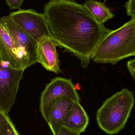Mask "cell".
Instances as JSON below:
<instances>
[{"instance_id": "8992f818", "label": "cell", "mask_w": 135, "mask_h": 135, "mask_svg": "<svg viewBox=\"0 0 135 135\" xmlns=\"http://www.w3.org/2000/svg\"><path fill=\"white\" fill-rule=\"evenodd\" d=\"M9 16L37 42L44 37L51 36L44 13L37 12L32 9H20Z\"/></svg>"}, {"instance_id": "7a4b0ae2", "label": "cell", "mask_w": 135, "mask_h": 135, "mask_svg": "<svg viewBox=\"0 0 135 135\" xmlns=\"http://www.w3.org/2000/svg\"><path fill=\"white\" fill-rule=\"evenodd\" d=\"M135 55V19L106 34L94 51L91 59L96 63L115 65Z\"/></svg>"}, {"instance_id": "8fae6325", "label": "cell", "mask_w": 135, "mask_h": 135, "mask_svg": "<svg viewBox=\"0 0 135 135\" xmlns=\"http://www.w3.org/2000/svg\"><path fill=\"white\" fill-rule=\"evenodd\" d=\"M89 121V116L84 108L79 102H75L68 112L62 127L81 134L85 131Z\"/></svg>"}, {"instance_id": "9c48e42d", "label": "cell", "mask_w": 135, "mask_h": 135, "mask_svg": "<svg viewBox=\"0 0 135 135\" xmlns=\"http://www.w3.org/2000/svg\"><path fill=\"white\" fill-rule=\"evenodd\" d=\"M56 45L50 37H44L37 42V62L48 71L58 74L62 72L59 65Z\"/></svg>"}, {"instance_id": "ba28073f", "label": "cell", "mask_w": 135, "mask_h": 135, "mask_svg": "<svg viewBox=\"0 0 135 135\" xmlns=\"http://www.w3.org/2000/svg\"><path fill=\"white\" fill-rule=\"evenodd\" d=\"M75 102L68 97H60L54 99L49 104L46 122L53 135L58 134L68 112Z\"/></svg>"}, {"instance_id": "ac0fdd59", "label": "cell", "mask_w": 135, "mask_h": 135, "mask_svg": "<svg viewBox=\"0 0 135 135\" xmlns=\"http://www.w3.org/2000/svg\"><path fill=\"white\" fill-rule=\"evenodd\" d=\"M5 114V113L0 110V135H5L4 123Z\"/></svg>"}, {"instance_id": "4fadbf2b", "label": "cell", "mask_w": 135, "mask_h": 135, "mask_svg": "<svg viewBox=\"0 0 135 135\" xmlns=\"http://www.w3.org/2000/svg\"><path fill=\"white\" fill-rule=\"evenodd\" d=\"M5 135H20L8 114L5 115L4 123Z\"/></svg>"}, {"instance_id": "9a60e30c", "label": "cell", "mask_w": 135, "mask_h": 135, "mask_svg": "<svg viewBox=\"0 0 135 135\" xmlns=\"http://www.w3.org/2000/svg\"><path fill=\"white\" fill-rule=\"evenodd\" d=\"M6 4L11 10L21 9L24 0H5Z\"/></svg>"}, {"instance_id": "5b68a950", "label": "cell", "mask_w": 135, "mask_h": 135, "mask_svg": "<svg viewBox=\"0 0 135 135\" xmlns=\"http://www.w3.org/2000/svg\"><path fill=\"white\" fill-rule=\"evenodd\" d=\"M24 71L12 68L0 59V110L6 114L15 103Z\"/></svg>"}, {"instance_id": "e0dca14e", "label": "cell", "mask_w": 135, "mask_h": 135, "mask_svg": "<svg viewBox=\"0 0 135 135\" xmlns=\"http://www.w3.org/2000/svg\"><path fill=\"white\" fill-rule=\"evenodd\" d=\"M127 67L132 77L135 79V60H130L127 62Z\"/></svg>"}, {"instance_id": "6da1fadb", "label": "cell", "mask_w": 135, "mask_h": 135, "mask_svg": "<svg viewBox=\"0 0 135 135\" xmlns=\"http://www.w3.org/2000/svg\"><path fill=\"white\" fill-rule=\"evenodd\" d=\"M44 13L57 46L73 54L82 67H88L99 42L111 30L76 0H50Z\"/></svg>"}, {"instance_id": "3957f363", "label": "cell", "mask_w": 135, "mask_h": 135, "mask_svg": "<svg viewBox=\"0 0 135 135\" xmlns=\"http://www.w3.org/2000/svg\"><path fill=\"white\" fill-rule=\"evenodd\" d=\"M133 92L124 89L105 100L96 113L98 126L106 134L114 135L123 130L134 104Z\"/></svg>"}, {"instance_id": "30bf717a", "label": "cell", "mask_w": 135, "mask_h": 135, "mask_svg": "<svg viewBox=\"0 0 135 135\" xmlns=\"http://www.w3.org/2000/svg\"><path fill=\"white\" fill-rule=\"evenodd\" d=\"M0 59L10 67L25 70L21 55L7 30L0 23Z\"/></svg>"}, {"instance_id": "7c38bea8", "label": "cell", "mask_w": 135, "mask_h": 135, "mask_svg": "<svg viewBox=\"0 0 135 135\" xmlns=\"http://www.w3.org/2000/svg\"><path fill=\"white\" fill-rule=\"evenodd\" d=\"M83 4L101 23L104 24L114 17V14L110 9L104 3L95 0H87L85 1Z\"/></svg>"}, {"instance_id": "5bb4252c", "label": "cell", "mask_w": 135, "mask_h": 135, "mask_svg": "<svg viewBox=\"0 0 135 135\" xmlns=\"http://www.w3.org/2000/svg\"><path fill=\"white\" fill-rule=\"evenodd\" d=\"M124 6L128 16L131 19H135V0H128L125 2Z\"/></svg>"}, {"instance_id": "52a82bcc", "label": "cell", "mask_w": 135, "mask_h": 135, "mask_svg": "<svg viewBox=\"0 0 135 135\" xmlns=\"http://www.w3.org/2000/svg\"><path fill=\"white\" fill-rule=\"evenodd\" d=\"M60 97H68L76 102H80V97L71 79L62 77L53 79L46 86L40 98V111L46 121L48 105L54 99Z\"/></svg>"}, {"instance_id": "2e32d148", "label": "cell", "mask_w": 135, "mask_h": 135, "mask_svg": "<svg viewBox=\"0 0 135 135\" xmlns=\"http://www.w3.org/2000/svg\"><path fill=\"white\" fill-rule=\"evenodd\" d=\"M80 133L70 130L64 127H62L57 135H80Z\"/></svg>"}, {"instance_id": "277c9868", "label": "cell", "mask_w": 135, "mask_h": 135, "mask_svg": "<svg viewBox=\"0 0 135 135\" xmlns=\"http://www.w3.org/2000/svg\"><path fill=\"white\" fill-rule=\"evenodd\" d=\"M0 23L7 30L19 49L25 69L37 62V42L16 23L9 16L1 17Z\"/></svg>"}]
</instances>
